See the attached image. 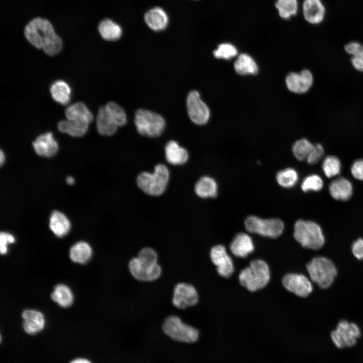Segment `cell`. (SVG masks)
Listing matches in <instances>:
<instances>
[{
    "instance_id": "cell-1",
    "label": "cell",
    "mask_w": 363,
    "mask_h": 363,
    "mask_svg": "<svg viewBox=\"0 0 363 363\" xmlns=\"http://www.w3.org/2000/svg\"><path fill=\"white\" fill-rule=\"evenodd\" d=\"M24 34L30 44L48 55L57 54L63 48L61 38L46 19L37 17L31 20L25 27Z\"/></svg>"
},
{
    "instance_id": "cell-2",
    "label": "cell",
    "mask_w": 363,
    "mask_h": 363,
    "mask_svg": "<svg viewBox=\"0 0 363 363\" xmlns=\"http://www.w3.org/2000/svg\"><path fill=\"white\" fill-rule=\"evenodd\" d=\"M170 178L168 168L163 164H158L152 172H142L137 178L138 187L145 194L152 196L163 194Z\"/></svg>"
},
{
    "instance_id": "cell-3",
    "label": "cell",
    "mask_w": 363,
    "mask_h": 363,
    "mask_svg": "<svg viewBox=\"0 0 363 363\" xmlns=\"http://www.w3.org/2000/svg\"><path fill=\"white\" fill-rule=\"evenodd\" d=\"M293 236L303 247L312 250L321 249L325 242L320 226L310 220H297L294 224Z\"/></svg>"
},
{
    "instance_id": "cell-4",
    "label": "cell",
    "mask_w": 363,
    "mask_h": 363,
    "mask_svg": "<svg viewBox=\"0 0 363 363\" xmlns=\"http://www.w3.org/2000/svg\"><path fill=\"white\" fill-rule=\"evenodd\" d=\"M270 270L264 261H252L250 266L243 269L239 274L241 285L250 291H255L264 287L270 280Z\"/></svg>"
},
{
    "instance_id": "cell-5",
    "label": "cell",
    "mask_w": 363,
    "mask_h": 363,
    "mask_svg": "<svg viewBox=\"0 0 363 363\" xmlns=\"http://www.w3.org/2000/svg\"><path fill=\"white\" fill-rule=\"evenodd\" d=\"M306 267L311 280L322 288L329 287L337 274L334 264L324 257L313 258L307 264Z\"/></svg>"
},
{
    "instance_id": "cell-6",
    "label": "cell",
    "mask_w": 363,
    "mask_h": 363,
    "mask_svg": "<svg viewBox=\"0 0 363 363\" xmlns=\"http://www.w3.org/2000/svg\"><path fill=\"white\" fill-rule=\"evenodd\" d=\"M134 123L140 134L151 138L159 136L165 127V121L162 116L145 109L136 111Z\"/></svg>"
},
{
    "instance_id": "cell-7",
    "label": "cell",
    "mask_w": 363,
    "mask_h": 363,
    "mask_svg": "<svg viewBox=\"0 0 363 363\" xmlns=\"http://www.w3.org/2000/svg\"><path fill=\"white\" fill-rule=\"evenodd\" d=\"M163 332L173 340L184 343H194L199 338V331L184 323L178 316L171 315L167 317L163 324Z\"/></svg>"
},
{
    "instance_id": "cell-8",
    "label": "cell",
    "mask_w": 363,
    "mask_h": 363,
    "mask_svg": "<svg viewBox=\"0 0 363 363\" xmlns=\"http://www.w3.org/2000/svg\"><path fill=\"white\" fill-rule=\"evenodd\" d=\"M361 335L359 327L355 323L345 320L340 321L330 334L332 343L339 349L355 346Z\"/></svg>"
},
{
    "instance_id": "cell-9",
    "label": "cell",
    "mask_w": 363,
    "mask_h": 363,
    "mask_svg": "<svg viewBox=\"0 0 363 363\" xmlns=\"http://www.w3.org/2000/svg\"><path fill=\"white\" fill-rule=\"evenodd\" d=\"M245 226L249 232L273 238L280 236L284 227L283 222L279 219H262L254 215L246 218Z\"/></svg>"
},
{
    "instance_id": "cell-10",
    "label": "cell",
    "mask_w": 363,
    "mask_h": 363,
    "mask_svg": "<svg viewBox=\"0 0 363 363\" xmlns=\"http://www.w3.org/2000/svg\"><path fill=\"white\" fill-rule=\"evenodd\" d=\"M129 269L132 275L141 281L155 280L161 274V268L158 263L147 261L138 257L130 260Z\"/></svg>"
},
{
    "instance_id": "cell-11",
    "label": "cell",
    "mask_w": 363,
    "mask_h": 363,
    "mask_svg": "<svg viewBox=\"0 0 363 363\" xmlns=\"http://www.w3.org/2000/svg\"><path fill=\"white\" fill-rule=\"evenodd\" d=\"M187 108L188 115L194 124L203 125L209 120V108L201 100L198 91L193 90L189 93L187 98Z\"/></svg>"
},
{
    "instance_id": "cell-12",
    "label": "cell",
    "mask_w": 363,
    "mask_h": 363,
    "mask_svg": "<svg viewBox=\"0 0 363 363\" xmlns=\"http://www.w3.org/2000/svg\"><path fill=\"white\" fill-rule=\"evenodd\" d=\"M198 301V294L192 285L180 282L175 286L172 299L174 306L180 309H184L196 305Z\"/></svg>"
},
{
    "instance_id": "cell-13",
    "label": "cell",
    "mask_w": 363,
    "mask_h": 363,
    "mask_svg": "<svg viewBox=\"0 0 363 363\" xmlns=\"http://www.w3.org/2000/svg\"><path fill=\"white\" fill-rule=\"evenodd\" d=\"M282 282L287 290L299 297L308 296L313 289L311 281L301 274H287L283 277Z\"/></svg>"
},
{
    "instance_id": "cell-14",
    "label": "cell",
    "mask_w": 363,
    "mask_h": 363,
    "mask_svg": "<svg viewBox=\"0 0 363 363\" xmlns=\"http://www.w3.org/2000/svg\"><path fill=\"white\" fill-rule=\"evenodd\" d=\"M286 85L291 92L297 94L307 93L314 83V76L308 69H304L299 73L291 72L286 77Z\"/></svg>"
},
{
    "instance_id": "cell-15",
    "label": "cell",
    "mask_w": 363,
    "mask_h": 363,
    "mask_svg": "<svg viewBox=\"0 0 363 363\" xmlns=\"http://www.w3.org/2000/svg\"><path fill=\"white\" fill-rule=\"evenodd\" d=\"M210 256L220 276L228 278L232 274L234 271L233 264L224 246L217 245L213 247L210 251Z\"/></svg>"
},
{
    "instance_id": "cell-16",
    "label": "cell",
    "mask_w": 363,
    "mask_h": 363,
    "mask_svg": "<svg viewBox=\"0 0 363 363\" xmlns=\"http://www.w3.org/2000/svg\"><path fill=\"white\" fill-rule=\"evenodd\" d=\"M302 13L305 20L313 25L321 24L326 16V8L322 0H304Z\"/></svg>"
},
{
    "instance_id": "cell-17",
    "label": "cell",
    "mask_w": 363,
    "mask_h": 363,
    "mask_svg": "<svg viewBox=\"0 0 363 363\" xmlns=\"http://www.w3.org/2000/svg\"><path fill=\"white\" fill-rule=\"evenodd\" d=\"M34 151L38 155L51 157L58 150V145L51 132H47L38 136L32 143Z\"/></svg>"
},
{
    "instance_id": "cell-18",
    "label": "cell",
    "mask_w": 363,
    "mask_h": 363,
    "mask_svg": "<svg viewBox=\"0 0 363 363\" xmlns=\"http://www.w3.org/2000/svg\"><path fill=\"white\" fill-rule=\"evenodd\" d=\"M22 317L23 327L27 334L34 335L44 329L45 321L41 312L32 309L25 310L23 312Z\"/></svg>"
},
{
    "instance_id": "cell-19",
    "label": "cell",
    "mask_w": 363,
    "mask_h": 363,
    "mask_svg": "<svg viewBox=\"0 0 363 363\" xmlns=\"http://www.w3.org/2000/svg\"><path fill=\"white\" fill-rule=\"evenodd\" d=\"M166 161L173 165H181L188 160L189 155L186 149L174 140L167 143L164 149Z\"/></svg>"
},
{
    "instance_id": "cell-20",
    "label": "cell",
    "mask_w": 363,
    "mask_h": 363,
    "mask_svg": "<svg viewBox=\"0 0 363 363\" xmlns=\"http://www.w3.org/2000/svg\"><path fill=\"white\" fill-rule=\"evenodd\" d=\"M144 20L148 26L155 31L165 29L169 22L167 13L160 7H154L147 11L145 14Z\"/></svg>"
},
{
    "instance_id": "cell-21",
    "label": "cell",
    "mask_w": 363,
    "mask_h": 363,
    "mask_svg": "<svg viewBox=\"0 0 363 363\" xmlns=\"http://www.w3.org/2000/svg\"><path fill=\"white\" fill-rule=\"evenodd\" d=\"M230 249L235 256L245 258L253 252L254 246L250 236L241 232L235 235L230 244Z\"/></svg>"
},
{
    "instance_id": "cell-22",
    "label": "cell",
    "mask_w": 363,
    "mask_h": 363,
    "mask_svg": "<svg viewBox=\"0 0 363 363\" xmlns=\"http://www.w3.org/2000/svg\"><path fill=\"white\" fill-rule=\"evenodd\" d=\"M331 196L335 200L346 201L351 196L353 187L346 178L340 177L332 181L329 186Z\"/></svg>"
},
{
    "instance_id": "cell-23",
    "label": "cell",
    "mask_w": 363,
    "mask_h": 363,
    "mask_svg": "<svg viewBox=\"0 0 363 363\" xmlns=\"http://www.w3.org/2000/svg\"><path fill=\"white\" fill-rule=\"evenodd\" d=\"M67 119L89 124L93 119V116L86 105L78 102L69 106L65 110Z\"/></svg>"
},
{
    "instance_id": "cell-24",
    "label": "cell",
    "mask_w": 363,
    "mask_h": 363,
    "mask_svg": "<svg viewBox=\"0 0 363 363\" xmlns=\"http://www.w3.org/2000/svg\"><path fill=\"white\" fill-rule=\"evenodd\" d=\"M96 127L98 133L103 136H112L117 130V126L107 111L105 106H101L98 109Z\"/></svg>"
},
{
    "instance_id": "cell-25",
    "label": "cell",
    "mask_w": 363,
    "mask_h": 363,
    "mask_svg": "<svg viewBox=\"0 0 363 363\" xmlns=\"http://www.w3.org/2000/svg\"><path fill=\"white\" fill-rule=\"evenodd\" d=\"M49 226L56 236L62 237L67 234L70 231L71 223L64 214L54 211L50 216Z\"/></svg>"
},
{
    "instance_id": "cell-26",
    "label": "cell",
    "mask_w": 363,
    "mask_h": 363,
    "mask_svg": "<svg viewBox=\"0 0 363 363\" xmlns=\"http://www.w3.org/2000/svg\"><path fill=\"white\" fill-rule=\"evenodd\" d=\"M196 194L201 198H214L217 195L218 185L211 177H201L195 186Z\"/></svg>"
},
{
    "instance_id": "cell-27",
    "label": "cell",
    "mask_w": 363,
    "mask_h": 363,
    "mask_svg": "<svg viewBox=\"0 0 363 363\" xmlns=\"http://www.w3.org/2000/svg\"><path fill=\"white\" fill-rule=\"evenodd\" d=\"M50 92L53 100L59 104L66 105L70 101L71 89L64 81H54L50 86Z\"/></svg>"
},
{
    "instance_id": "cell-28",
    "label": "cell",
    "mask_w": 363,
    "mask_h": 363,
    "mask_svg": "<svg viewBox=\"0 0 363 363\" xmlns=\"http://www.w3.org/2000/svg\"><path fill=\"white\" fill-rule=\"evenodd\" d=\"M98 28L101 36L107 41L117 40L122 34L121 27L109 19L102 20L99 24Z\"/></svg>"
},
{
    "instance_id": "cell-29",
    "label": "cell",
    "mask_w": 363,
    "mask_h": 363,
    "mask_svg": "<svg viewBox=\"0 0 363 363\" xmlns=\"http://www.w3.org/2000/svg\"><path fill=\"white\" fill-rule=\"evenodd\" d=\"M235 72L241 75H255L258 67L254 59L247 53L238 55L234 63Z\"/></svg>"
},
{
    "instance_id": "cell-30",
    "label": "cell",
    "mask_w": 363,
    "mask_h": 363,
    "mask_svg": "<svg viewBox=\"0 0 363 363\" xmlns=\"http://www.w3.org/2000/svg\"><path fill=\"white\" fill-rule=\"evenodd\" d=\"M92 250L86 242L79 241L74 245L70 251V257L72 261L79 264H85L91 259Z\"/></svg>"
},
{
    "instance_id": "cell-31",
    "label": "cell",
    "mask_w": 363,
    "mask_h": 363,
    "mask_svg": "<svg viewBox=\"0 0 363 363\" xmlns=\"http://www.w3.org/2000/svg\"><path fill=\"white\" fill-rule=\"evenodd\" d=\"M345 52L350 55V62L356 71L363 73V44L353 41L344 46Z\"/></svg>"
},
{
    "instance_id": "cell-32",
    "label": "cell",
    "mask_w": 363,
    "mask_h": 363,
    "mask_svg": "<svg viewBox=\"0 0 363 363\" xmlns=\"http://www.w3.org/2000/svg\"><path fill=\"white\" fill-rule=\"evenodd\" d=\"M88 124L69 119L60 120L57 124L60 132L75 137L84 136L88 131Z\"/></svg>"
},
{
    "instance_id": "cell-33",
    "label": "cell",
    "mask_w": 363,
    "mask_h": 363,
    "mask_svg": "<svg viewBox=\"0 0 363 363\" xmlns=\"http://www.w3.org/2000/svg\"><path fill=\"white\" fill-rule=\"evenodd\" d=\"M51 299L58 305L63 308L71 306L73 302V294L67 285L59 284L56 285L51 294Z\"/></svg>"
},
{
    "instance_id": "cell-34",
    "label": "cell",
    "mask_w": 363,
    "mask_h": 363,
    "mask_svg": "<svg viewBox=\"0 0 363 363\" xmlns=\"http://www.w3.org/2000/svg\"><path fill=\"white\" fill-rule=\"evenodd\" d=\"M275 6L279 17L285 20L295 16L299 9L298 0H276Z\"/></svg>"
},
{
    "instance_id": "cell-35",
    "label": "cell",
    "mask_w": 363,
    "mask_h": 363,
    "mask_svg": "<svg viewBox=\"0 0 363 363\" xmlns=\"http://www.w3.org/2000/svg\"><path fill=\"white\" fill-rule=\"evenodd\" d=\"M298 178L297 172L291 168H287L279 171L276 176L278 184L285 188L293 187L297 182Z\"/></svg>"
},
{
    "instance_id": "cell-36",
    "label": "cell",
    "mask_w": 363,
    "mask_h": 363,
    "mask_svg": "<svg viewBox=\"0 0 363 363\" xmlns=\"http://www.w3.org/2000/svg\"><path fill=\"white\" fill-rule=\"evenodd\" d=\"M106 109L118 127L125 126L127 116L124 109L114 102H109L105 105Z\"/></svg>"
},
{
    "instance_id": "cell-37",
    "label": "cell",
    "mask_w": 363,
    "mask_h": 363,
    "mask_svg": "<svg viewBox=\"0 0 363 363\" xmlns=\"http://www.w3.org/2000/svg\"><path fill=\"white\" fill-rule=\"evenodd\" d=\"M314 144L307 139L298 140L292 145V153L297 160H306Z\"/></svg>"
},
{
    "instance_id": "cell-38",
    "label": "cell",
    "mask_w": 363,
    "mask_h": 363,
    "mask_svg": "<svg viewBox=\"0 0 363 363\" xmlns=\"http://www.w3.org/2000/svg\"><path fill=\"white\" fill-rule=\"evenodd\" d=\"M322 167L325 175L330 178L340 173L341 164L338 157L334 155H329L324 159Z\"/></svg>"
},
{
    "instance_id": "cell-39",
    "label": "cell",
    "mask_w": 363,
    "mask_h": 363,
    "mask_svg": "<svg viewBox=\"0 0 363 363\" xmlns=\"http://www.w3.org/2000/svg\"><path fill=\"white\" fill-rule=\"evenodd\" d=\"M237 54L236 47L231 43L225 42L219 44L214 50L213 54L217 58L229 59Z\"/></svg>"
},
{
    "instance_id": "cell-40",
    "label": "cell",
    "mask_w": 363,
    "mask_h": 363,
    "mask_svg": "<svg viewBox=\"0 0 363 363\" xmlns=\"http://www.w3.org/2000/svg\"><path fill=\"white\" fill-rule=\"evenodd\" d=\"M323 187V179L319 175L315 174L306 177L301 184V190L305 192L310 191H319Z\"/></svg>"
},
{
    "instance_id": "cell-41",
    "label": "cell",
    "mask_w": 363,
    "mask_h": 363,
    "mask_svg": "<svg viewBox=\"0 0 363 363\" xmlns=\"http://www.w3.org/2000/svg\"><path fill=\"white\" fill-rule=\"evenodd\" d=\"M324 150L322 145L319 143L314 144L313 147L306 159L310 164L317 163L323 156Z\"/></svg>"
},
{
    "instance_id": "cell-42",
    "label": "cell",
    "mask_w": 363,
    "mask_h": 363,
    "mask_svg": "<svg viewBox=\"0 0 363 363\" xmlns=\"http://www.w3.org/2000/svg\"><path fill=\"white\" fill-rule=\"evenodd\" d=\"M15 241L14 236L11 233L1 232L0 234V253L4 255L7 252V246L9 244L14 243Z\"/></svg>"
},
{
    "instance_id": "cell-43",
    "label": "cell",
    "mask_w": 363,
    "mask_h": 363,
    "mask_svg": "<svg viewBox=\"0 0 363 363\" xmlns=\"http://www.w3.org/2000/svg\"><path fill=\"white\" fill-rule=\"evenodd\" d=\"M351 173L355 178L363 180V159L356 160L352 163Z\"/></svg>"
},
{
    "instance_id": "cell-44",
    "label": "cell",
    "mask_w": 363,
    "mask_h": 363,
    "mask_svg": "<svg viewBox=\"0 0 363 363\" xmlns=\"http://www.w3.org/2000/svg\"><path fill=\"white\" fill-rule=\"evenodd\" d=\"M353 255L358 260H363V239L358 238L354 241L351 247Z\"/></svg>"
},
{
    "instance_id": "cell-45",
    "label": "cell",
    "mask_w": 363,
    "mask_h": 363,
    "mask_svg": "<svg viewBox=\"0 0 363 363\" xmlns=\"http://www.w3.org/2000/svg\"><path fill=\"white\" fill-rule=\"evenodd\" d=\"M70 363H92L89 360L84 358H77L72 360Z\"/></svg>"
},
{
    "instance_id": "cell-46",
    "label": "cell",
    "mask_w": 363,
    "mask_h": 363,
    "mask_svg": "<svg viewBox=\"0 0 363 363\" xmlns=\"http://www.w3.org/2000/svg\"><path fill=\"white\" fill-rule=\"evenodd\" d=\"M5 153L1 150L0 152V164L1 166L5 163Z\"/></svg>"
},
{
    "instance_id": "cell-47",
    "label": "cell",
    "mask_w": 363,
    "mask_h": 363,
    "mask_svg": "<svg viewBox=\"0 0 363 363\" xmlns=\"http://www.w3.org/2000/svg\"><path fill=\"white\" fill-rule=\"evenodd\" d=\"M66 182L68 185H72L74 183L75 180L73 177L69 176L66 178Z\"/></svg>"
}]
</instances>
